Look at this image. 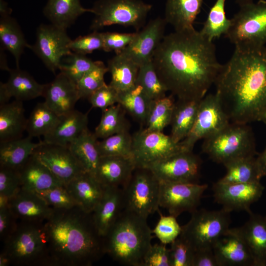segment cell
Here are the masks:
<instances>
[{
	"instance_id": "cell-1",
	"label": "cell",
	"mask_w": 266,
	"mask_h": 266,
	"mask_svg": "<svg viewBox=\"0 0 266 266\" xmlns=\"http://www.w3.org/2000/svg\"><path fill=\"white\" fill-rule=\"evenodd\" d=\"M152 63L167 91L180 100H201L222 67L213 41L195 29L165 35Z\"/></svg>"
},
{
	"instance_id": "cell-2",
	"label": "cell",
	"mask_w": 266,
	"mask_h": 266,
	"mask_svg": "<svg viewBox=\"0 0 266 266\" xmlns=\"http://www.w3.org/2000/svg\"><path fill=\"white\" fill-rule=\"evenodd\" d=\"M214 84L230 122L258 120L266 108V47H235Z\"/></svg>"
},
{
	"instance_id": "cell-3",
	"label": "cell",
	"mask_w": 266,
	"mask_h": 266,
	"mask_svg": "<svg viewBox=\"0 0 266 266\" xmlns=\"http://www.w3.org/2000/svg\"><path fill=\"white\" fill-rule=\"evenodd\" d=\"M54 209L44 224L48 266H90L105 254L92 213L78 206Z\"/></svg>"
},
{
	"instance_id": "cell-4",
	"label": "cell",
	"mask_w": 266,
	"mask_h": 266,
	"mask_svg": "<svg viewBox=\"0 0 266 266\" xmlns=\"http://www.w3.org/2000/svg\"><path fill=\"white\" fill-rule=\"evenodd\" d=\"M152 233L147 219L123 209L103 237L105 254L121 265L141 266Z\"/></svg>"
},
{
	"instance_id": "cell-5",
	"label": "cell",
	"mask_w": 266,
	"mask_h": 266,
	"mask_svg": "<svg viewBox=\"0 0 266 266\" xmlns=\"http://www.w3.org/2000/svg\"><path fill=\"white\" fill-rule=\"evenodd\" d=\"M44 224L19 220L14 231L2 242L0 266H48Z\"/></svg>"
},
{
	"instance_id": "cell-6",
	"label": "cell",
	"mask_w": 266,
	"mask_h": 266,
	"mask_svg": "<svg viewBox=\"0 0 266 266\" xmlns=\"http://www.w3.org/2000/svg\"><path fill=\"white\" fill-rule=\"evenodd\" d=\"M203 140V152L213 162L223 165L239 158L257 154L254 134L248 124L230 122Z\"/></svg>"
},
{
	"instance_id": "cell-7",
	"label": "cell",
	"mask_w": 266,
	"mask_h": 266,
	"mask_svg": "<svg viewBox=\"0 0 266 266\" xmlns=\"http://www.w3.org/2000/svg\"><path fill=\"white\" fill-rule=\"evenodd\" d=\"M152 5L142 0H97L91 8L93 31L113 25L131 27L136 32L144 26Z\"/></svg>"
},
{
	"instance_id": "cell-8",
	"label": "cell",
	"mask_w": 266,
	"mask_h": 266,
	"mask_svg": "<svg viewBox=\"0 0 266 266\" xmlns=\"http://www.w3.org/2000/svg\"><path fill=\"white\" fill-rule=\"evenodd\" d=\"M231 21L225 35L235 47H259L266 44V0L240 6Z\"/></svg>"
},
{
	"instance_id": "cell-9",
	"label": "cell",
	"mask_w": 266,
	"mask_h": 266,
	"mask_svg": "<svg viewBox=\"0 0 266 266\" xmlns=\"http://www.w3.org/2000/svg\"><path fill=\"white\" fill-rule=\"evenodd\" d=\"M160 181L148 168L136 167L122 188L123 209L147 219L158 210Z\"/></svg>"
},
{
	"instance_id": "cell-10",
	"label": "cell",
	"mask_w": 266,
	"mask_h": 266,
	"mask_svg": "<svg viewBox=\"0 0 266 266\" xmlns=\"http://www.w3.org/2000/svg\"><path fill=\"white\" fill-rule=\"evenodd\" d=\"M188 222L182 226L180 236L195 250L212 248L216 241L230 228V212L218 210L197 209L191 213Z\"/></svg>"
},
{
	"instance_id": "cell-11",
	"label": "cell",
	"mask_w": 266,
	"mask_h": 266,
	"mask_svg": "<svg viewBox=\"0 0 266 266\" xmlns=\"http://www.w3.org/2000/svg\"><path fill=\"white\" fill-rule=\"evenodd\" d=\"M230 123L218 96L206 95L200 100L194 125L180 143L184 150L192 151L196 142L215 134Z\"/></svg>"
},
{
	"instance_id": "cell-12",
	"label": "cell",
	"mask_w": 266,
	"mask_h": 266,
	"mask_svg": "<svg viewBox=\"0 0 266 266\" xmlns=\"http://www.w3.org/2000/svg\"><path fill=\"white\" fill-rule=\"evenodd\" d=\"M132 138L133 156L136 167L147 168L184 150L180 142H174L170 135L163 132L141 129L134 133Z\"/></svg>"
},
{
	"instance_id": "cell-13",
	"label": "cell",
	"mask_w": 266,
	"mask_h": 266,
	"mask_svg": "<svg viewBox=\"0 0 266 266\" xmlns=\"http://www.w3.org/2000/svg\"><path fill=\"white\" fill-rule=\"evenodd\" d=\"M71 41L66 29L51 23L42 24L36 30L35 43L30 45L29 49L49 70L55 73L59 70L62 59L72 53L69 48Z\"/></svg>"
},
{
	"instance_id": "cell-14",
	"label": "cell",
	"mask_w": 266,
	"mask_h": 266,
	"mask_svg": "<svg viewBox=\"0 0 266 266\" xmlns=\"http://www.w3.org/2000/svg\"><path fill=\"white\" fill-rule=\"evenodd\" d=\"M201 165L200 158L193 151L183 150L147 168L160 181L199 183Z\"/></svg>"
},
{
	"instance_id": "cell-15",
	"label": "cell",
	"mask_w": 266,
	"mask_h": 266,
	"mask_svg": "<svg viewBox=\"0 0 266 266\" xmlns=\"http://www.w3.org/2000/svg\"><path fill=\"white\" fill-rule=\"evenodd\" d=\"M207 187L206 184L160 181L159 206L176 218L184 212L192 213L198 209Z\"/></svg>"
},
{
	"instance_id": "cell-16",
	"label": "cell",
	"mask_w": 266,
	"mask_h": 266,
	"mask_svg": "<svg viewBox=\"0 0 266 266\" xmlns=\"http://www.w3.org/2000/svg\"><path fill=\"white\" fill-rule=\"evenodd\" d=\"M265 187L260 182L245 183H222L217 181L213 185L214 200L222 208L233 211H252L250 206L262 196Z\"/></svg>"
},
{
	"instance_id": "cell-17",
	"label": "cell",
	"mask_w": 266,
	"mask_h": 266,
	"mask_svg": "<svg viewBox=\"0 0 266 266\" xmlns=\"http://www.w3.org/2000/svg\"><path fill=\"white\" fill-rule=\"evenodd\" d=\"M33 154L65 185L86 171L68 146L46 143L41 140Z\"/></svg>"
},
{
	"instance_id": "cell-18",
	"label": "cell",
	"mask_w": 266,
	"mask_h": 266,
	"mask_svg": "<svg viewBox=\"0 0 266 266\" xmlns=\"http://www.w3.org/2000/svg\"><path fill=\"white\" fill-rule=\"evenodd\" d=\"M166 24L161 17L150 20L137 32L133 42L118 53L125 55L139 66L152 61L155 51L165 36Z\"/></svg>"
},
{
	"instance_id": "cell-19",
	"label": "cell",
	"mask_w": 266,
	"mask_h": 266,
	"mask_svg": "<svg viewBox=\"0 0 266 266\" xmlns=\"http://www.w3.org/2000/svg\"><path fill=\"white\" fill-rule=\"evenodd\" d=\"M213 250L219 266H255L239 228H229L216 241Z\"/></svg>"
},
{
	"instance_id": "cell-20",
	"label": "cell",
	"mask_w": 266,
	"mask_h": 266,
	"mask_svg": "<svg viewBox=\"0 0 266 266\" xmlns=\"http://www.w3.org/2000/svg\"><path fill=\"white\" fill-rule=\"evenodd\" d=\"M42 97L45 103L59 116L73 111L80 99L76 84L61 71L45 85Z\"/></svg>"
},
{
	"instance_id": "cell-21",
	"label": "cell",
	"mask_w": 266,
	"mask_h": 266,
	"mask_svg": "<svg viewBox=\"0 0 266 266\" xmlns=\"http://www.w3.org/2000/svg\"><path fill=\"white\" fill-rule=\"evenodd\" d=\"M6 83H0V106L8 103L12 97L23 101L42 97L45 84L38 83L28 72L19 67L8 71Z\"/></svg>"
},
{
	"instance_id": "cell-22",
	"label": "cell",
	"mask_w": 266,
	"mask_h": 266,
	"mask_svg": "<svg viewBox=\"0 0 266 266\" xmlns=\"http://www.w3.org/2000/svg\"><path fill=\"white\" fill-rule=\"evenodd\" d=\"M132 158L122 156L100 157L94 175L103 187L123 188L136 168Z\"/></svg>"
},
{
	"instance_id": "cell-23",
	"label": "cell",
	"mask_w": 266,
	"mask_h": 266,
	"mask_svg": "<svg viewBox=\"0 0 266 266\" xmlns=\"http://www.w3.org/2000/svg\"><path fill=\"white\" fill-rule=\"evenodd\" d=\"M7 205L18 220L44 222L54 208L35 192L21 189Z\"/></svg>"
},
{
	"instance_id": "cell-24",
	"label": "cell",
	"mask_w": 266,
	"mask_h": 266,
	"mask_svg": "<svg viewBox=\"0 0 266 266\" xmlns=\"http://www.w3.org/2000/svg\"><path fill=\"white\" fill-rule=\"evenodd\" d=\"M103 188L102 197L92 213L95 226L103 237L123 210L122 188L118 187Z\"/></svg>"
},
{
	"instance_id": "cell-25",
	"label": "cell",
	"mask_w": 266,
	"mask_h": 266,
	"mask_svg": "<svg viewBox=\"0 0 266 266\" xmlns=\"http://www.w3.org/2000/svg\"><path fill=\"white\" fill-rule=\"evenodd\" d=\"M65 186L77 205L88 213L93 212L104 190L95 175L86 171L71 180Z\"/></svg>"
},
{
	"instance_id": "cell-26",
	"label": "cell",
	"mask_w": 266,
	"mask_h": 266,
	"mask_svg": "<svg viewBox=\"0 0 266 266\" xmlns=\"http://www.w3.org/2000/svg\"><path fill=\"white\" fill-rule=\"evenodd\" d=\"M18 170L24 190L38 192L65 185L33 154Z\"/></svg>"
},
{
	"instance_id": "cell-27",
	"label": "cell",
	"mask_w": 266,
	"mask_h": 266,
	"mask_svg": "<svg viewBox=\"0 0 266 266\" xmlns=\"http://www.w3.org/2000/svg\"><path fill=\"white\" fill-rule=\"evenodd\" d=\"M88 113L73 111L60 116L52 131L43 137V141L64 146L69 145L85 130L88 128Z\"/></svg>"
},
{
	"instance_id": "cell-28",
	"label": "cell",
	"mask_w": 266,
	"mask_h": 266,
	"mask_svg": "<svg viewBox=\"0 0 266 266\" xmlns=\"http://www.w3.org/2000/svg\"><path fill=\"white\" fill-rule=\"evenodd\" d=\"M239 230L253 256L255 266H266V217L252 212Z\"/></svg>"
},
{
	"instance_id": "cell-29",
	"label": "cell",
	"mask_w": 266,
	"mask_h": 266,
	"mask_svg": "<svg viewBox=\"0 0 266 266\" xmlns=\"http://www.w3.org/2000/svg\"><path fill=\"white\" fill-rule=\"evenodd\" d=\"M203 0H166L165 17L174 31L193 30Z\"/></svg>"
},
{
	"instance_id": "cell-30",
	"label": "cell",
	"mask_w": 266,
	"mask_h": 266,
	"mask_svg": "<svg viewBox=\"0 0 266 266\" xmlns=\"http://www.w3.org/2000/svg\"><path fill=\"white\" fill-rule=\"evenodd\" d=\"M23 101L15 100L0 106V142L22 137L27 119Z\"/></svg>"
},
{
	"instance_id": "cell-31",
	"label": "cell",
	"mask_w": 266,
	"mask_h": 266,
	"mask_svg": "<svg viewBox=\"0 0 266 266\" xmlns=\"http://www.w3.org/2000/svg\"><path fill=\"white\" fill-rule=\"evenodd\" d=\"M86 12L93 11L82 6L80 0H48L43 10L51 24L66 30Z\"/></svg>"
},
{
	"instance_id": "cell-32",
	"label": "cell",
	"mask_w": 266,
	"mask_h": 266,
	"mask_svg": "<svg viewBox=\"0 0 266 266\" xmlns=\"http://www.w3.org/2000/svg\"><path fill=\"white\" fill-rule=\"evenodd\" d=\"M201 100H180L175 102L170 125V136L179 143L189 134L195 122Z\"/></svg>"
},
{
	"instance_id": "cell-33",
	"label": "cell",
	"mask_w": 266,
	"mask_h": 266,
	"mask_svg": "<svg viewBox=\"0 0 266 266\" xmlns=\"http://www.w3.org/2000/svg\"><path fill=\"white\" fill-rule=\"evenodd\" d=\"M41 142L32 141V137H26L0 142V166L18 169L33 154Z\"/></svg>"
},
{
	"instance_id": "cell-34",
	"label": "cell",
	"mask_w": 266,
	"mask_h": 266,
	"mask_svg": "<svg viewBox=\"0 0 266 266\" xmlns=\"http://www.w3.org/2000/svg\"><path fill=\"white\" fill-rule=\"evenodd\" d=\"M107 67L111 76L109 85L118 93L135 86L139 66L131 59L117 53L108 60Z\"/></svg>"
},
{
	"instance_id": "cell-35",
	"label": "cell",
	"mask_w": 266,
	"mask_h": 266,
	"mask_svg": "<svg viewBox=\"0 0 266 266\" xmlns=\"http://www.w3.org/2000/svg\"><path fill=\"white\" fill-rule=\"evenodd\" d=\"M98 138L88 128L83 131L68 146L71 153L86 172L94 175L100 155Z\"/></svg>"
},
{
	"instance_id": "cell-36",
	"label": "cell",
	"mask_w": 266,
	"mask_h": 266,
	"mask_svg": "<svg viewBox=\"0 0 266 266\" xmlns=\"http://www.w3.org/2000/svg\"><path fill=\"white\" fill-rule=\"evenodd\" d=\"M0 47L12 54L17 67L26 48H29L23 33L16 19L10 16L0 18Z\"/></svg>"
},
{
	"instance_id": "cell-37",
	"label": "cell",
	"mask_w": 266,
	"mask_h": 266,
	"mask_svg": "<svg viewBox=\"0 0 266 266\" xmlns=\"http://www.w3.org/2000/svg\"><path fill=\"white\" fill-rule=\"evenodd\" d=\"M225 175L218 182L222 183H245L260 182L263 177L257 158L255 156L243 157L224 165Z\"/></svg>"
},
{
	"instance_id": "cell-38",
	"label": "cell",
	"mask_w": 266,
	"mask_h": 266,
	"mask_svg": "<svg viewBox=\"0 0 266 266\" xmlns=\"http://www.w3.org/2000/svg\"><path fill=\"white\" fill-rule=\"evenodd\" d=\"M60 118L44 101L38 103L27 119L26 131L28 136L44 137L52 131Z\"/></svg>"
},
{
	"instance_id": "cell-39",
	"label": "cell",
	"mask_w": 266,
	"mask_h": 266,
	"mask_svg": "<svg viewBox=\"0 0 266 266\" xmlns=\"http://www.w3.org/2000/svg\"><path fill=\"white\" fill-rule=\"evenodd\" d=\"M126 111L119 103L102 110L100 122L94 133L103 139L112 135L129 131L130 123L125 117Z\"/></svg>"
},
{
	"instance_id": "cell-40",
	"label": "cell",
	"mask_w": 266,
	"mask_h": 266,
	"mask_svg": "<svg viewBox=\"0 0 266 266\" xmlns=\"http://www.w3.org/2000/svg\"><path fill=\"white\" fill-rule=\"evenodd\" d=\"M152 101L140 86L135 85L119 93L118 103L137 121L145 124Z\"/></svg>"
},
{
	"instance_id": "cell-41",
	"label": "cell",
	"mask_w": 266,
	"mask_h": 266,
	"mask_svg": "<svg viewBox=\"0 0 266 266\" xmlns=\"http://www.w3.org/2000/svg\"><path fill=\"white\" fill-rule=\"evenodd\" d=\"M226 0H216L210 9L206 20L200 33L210 40L226 34L230 29L231 21L225 12Z\"/></svg>"
},
{
	"instance_id": "cell-42",
	"label": "cell",
	"mask_w": 266,
	"mask_h": 266,
	"mask_svg": "<svg viewBox=\"0 0 266 266\" xmlns=\"http://www.w3.org/2000/svg\"><path fill=\"white\" fill-rule=\"evenodd\" d=\"M175 101L171 94L152 101L146 121V129L163 132L170 125Z\"/></svg>"
},
{
	"instance_id": "cell-43",
	"label": "cell",
	"mask_w": 266,
	"mask_h": 266,
	"mask_svg": "<svg viewBox=\"0 0 266 266\" xmlns=\"http://www.w3.org/2000/svg\"><path fill=\"white\" fill-rule=\"evenodd\" d=\"M135 85L140 86L152 100L166 97L167 92L155 69L152 61L139 66Z\"/></svg>"
},
{
	"instance_id": "cell-44",
	"label": "cell",
	"mask_w": 266,
	"mask_h": 266,
	"mask_svg": "<svg viewBox=\"0 0 266 266\" xmlns=\"http://www.w3.org/2000/svg\"><path fill=\"white\" fill-rule=\"evenodd\" d=\"M97 146L100 157L122 156L133 158V138L129 131L98 141Z\"/></svg>"
},
{
	"instance_id": "cell-45",
	"label": "cell",
	"mask_w": 266,
	"mask_h": 266,
	"mask_svg": "<svg viewBox=\"0 0 266 266\" xmlns=\"http://www.w3.org/2000/svg\"><path fill=\"white\" fill-rule=\"evenodd\" d=\"M66 57L59 70L76 84L83 75L99 62V61L92 60L85 55L74 52Z\"/></svg>"
},
{
	"instance_id": "cell-46",
	"label": "cell",
	"mask_w": 266,
	"mask_h": 266,
	"mask_svg": "<svg viewBox=\"0 0 266 266\" xmlns=\"http://www.w3.org/2000/svg\"><path fill=\"white\" fill-rule=\"evenodd\" d=\"M107 66L102 61L86 73L77 83L80 99H88L94 92L105 83L104 75L108 72Z\"/></svg>"
},
{
	"instance_id": "cell-47",
	"label": "cell",
	"mask_w": 266,
	"mask_h": 266,
	"mask_svg": "<svg viewBox=\"0 0 266 266\" xmlns=\"http://www.w3.org/2000/svg\"><path fill=\"white\" fill-rule=\"evenodd\" d=\"M21 189L18 169L0 166V207L7 205Z\"/></svg>"
},
{
	"instance_id": "cell-48",
	"label": "cell",
	"mask_w": 266,
	"mask_h": 266,
	"mask_svg": "<svg viewBox=\"0 0 266 266\" xmlns=\"http://www.w3.org/2000/svg\"><path fill=\"white\" fill-rule=\"evenodd\" d=\"M170 244V266H192L195 250L190 243L179 235Z\"/></svg>"
},
{
	"instance_id": "cell-49",
	"label": "cell",
	"mask_w": 266,
	"mask_h": 266,
	"mask_svg": "<svg viewBox=\"0 0 266 266\" xmlns=\"http://www.w3.org/2000/svg\"><path fill=\"white\" fill-rule=\"evenodd\" d=\"M181 231L182 226L177 222L176 217L170 214L168 216L161 215L152 230L161 242L166 245L175 240L180 235Z\"/></svg>"
},
{
	"instance_id": "cell-50",
	"label": "cell",
	"mask_w": 266,
	"mask_h": 266,
	"mask_svg": "<svg viewBox=\"0 0 266 266\" xmlns=\"http://www.w3.org/2000/svg\"><path fill=\"white\" fill-rule=\"evenodd\" d=\"M35 193L53 208H69L78 206L65 185Z\"/></svg>"
},
{
	"instance_id": "cell-51",
	"label": "cell",
	"mask_w": 266,
	"mask_h": 266,
	"mask_svg": "<svg viewBox=\"0 0 266 266\" xmlns=\"http://www.w3.org/2000/svg\"><path fill=\"white\" fill-rule=\"evenodd\" d=\"M102 33L93 31L84 36H80L71 40L69 48L74 53L86 55L96 50H103Z\"/></svg>"
},
{
	"instance_id": "cell-52",
	"label": "cell",
	"mask_w": 266,
	"mask_h": 266,
	"mask_svg": "<svg viewBox=\"0 0 266 266\" xmlns=\"http://www.w3.org/2000/svg\"><path fill=\"white\" fill-rule=\"evenodd\" d=\"M137 32L133 33L117 32L102 33L103 46L105 52L114 51L116 54L121 52L134 40Z\"/></svg>"
},
{
	"instance_id": "cell-53",
	"label": "cell",
	"mask_w": 266,
	"mask_h": 266,
	"mask_svg": "<svg viewBox=\"0 0 266 266\" xmlns=\"http://www.w3.org/2000/svg\"><path fill=\"white\" fill-rule=\"evenodd\" d=\"M119 93L109 84H105L94 92L88 100L92 107L104 109L118 103Z\"/></svg>"
},
{
	"instance_id": "cell-54",
	"label": "cell",
	"mask_w": 266,
	"mask_h": 266,
	"mask_svg": "<svg viewBox=\"0 0 266 266\" xmlns=\"http://www.w3.org/2000/svg\"><path fill=\"white\" fill-rule=\"evenodd\" d=\"M141 266H170L169 248L161 242L152 244L144 256Z\"/></svg>"
},
{
	"instance_id": "cell-55",
	"label": "cell",
	"mask_w": 266,
	"mask_h": 266,
	"mask_svg": "<svg viewBox=\"0 0 266 266\" xmlns=\"http://www.w3.org/2000/svg\"><path fill=\"white\" fill-rule=\"evenodd\" d=\"M18 221L7 204L0 207V239L2 242L13 233Z\"/></svg>"
},
{
	"instance_id": "cell-56",
	"label": "cell",
	"mask_w": 266,
	"mask_h": 266,
	"mask_svg": "<svg viewBox=\"0 0 266 266\" xmlns=\"http://www.w3.org/2000/svg\"><path fill=\"white\" fill-rule=\"evenodd\" d=\"M192 266H219L213 249L195 250Z\"/></svg>"
},
{
	"instance_id": "cell-57",
	"label": "cell",
	"mask_w": 266,
	"mask_h": 266,
	"mask_svg": "<svg viewBox=\"0 0 266 266\" xmlns=\"http://www.w3.org/2000/svg\"><path fill=\"white\" fill-rule=\"evenodd\" d=\"M256 158L262 176H266V146Z\"/></svg>"
},
{
	"instance_id": "cell-58",
	"label": "cell",
	"mask_w": 266,
	"mask_h": 266,
	"mask_svg": "<svg viewBox=\"0 0 266 266\" xmlns=\"http://www.w3.org/2000/svg\"><path fill=\"white\" fill-rule=\"evenodd\" d=\"M12 9L10 8L6 1L4 0H0V15L4 17L11 15Z\"/></svg>"
},
{
	"instance_id": "cell-59",
	"label": "cell",
	"mask_w": 266,
	"mask_h": 266,
	"mask_svg": "<svg viewBox=\"0 0 266 266\" xmlns=\"http://www.w3.org/2000/svg\"><path fill=\"white\" fill-rule=\"evenodd\" d=\"M0 68L1 70L9 71L10 69L8 66L6 60V56L4 53V50L0 47Z\"/></svg>"
},
{
	"instance_id": "cell-60",
	"label": "cell",
	"mask_w": 266,
	"mask_h": 266,
	"mask_svg": "<svg viewBox=\"0 0 266 266\" xmlns=\"http://www.w3.org/2000/svg\"><path fill=\"white\" fill-rule=\"evenodd\" d=\"M257 121H260L266 125V108L260 114Z\"/></svg>"
},
{
	"instance_id": "cell-61",
	"label": "cell",
	"mask_w": 266,
	"mask_h": 266,
	"mask_svg": "<svg viewBox=\"0 0 266 266\" xmlns=\"http://www.w3.org/2000/svg\"><path fill=\"white\" fill-rule=\"evenodd\" d=\"M253 0H236V2L240 6L252 2L253 1Z\"/></svg>"
},
{
	"instance_id": "cell-62",
	"label": "cell",
	"mask_w": 266,
	"mask_h": 266,
	"mask_svg": "<svg viewBox=\"0 0 266 266\" xmlns=\"http://www.w3.org/2000/svg\"></svg>"
}]
</instances>
